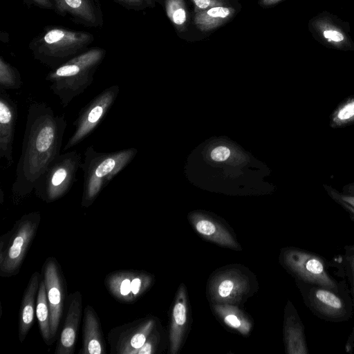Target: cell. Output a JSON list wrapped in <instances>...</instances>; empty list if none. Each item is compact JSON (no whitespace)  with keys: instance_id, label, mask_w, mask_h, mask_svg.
I'll return each instance as SVG.
<instances>
[{"instance_id":"7402d4cb","label":"cell","mask_w":354,"mask_h":354,"mask_svg":"<svg viewBox=\"0 0 354 354\" xmlns=\"http://www.w3.org/2000/svg\"><path fill=\"white\" fill-rule=\"evenodd\" d=\"M193 225L198 233L207 240L234 250L239 248L234 237L221 224L207 218L196 217Z\"/></svg>"},{"instance_id":"52a82bcc","label":"cell","mask_w":354,"mask_h":354,"mask_svg":"<svg viewBox=\"0 0 354 354\" xmlns=\"http://www.w3.org/2000/svg\"><path fill=\"white\" fill-rule=\"evenodd\" d=\"M81 162V154L75 150L60 153L37 180L33 190L35 196L46 203L64 196L77 180Z\"/></svg>"},{"instance_id":"e0dca14e","label":"cell","mask_w":354,"mask_h":354,"mask_svg":"<svg viewBox=\"0 0 354 354\" xmlns=\"http://www.w3.org/2000/svg\"><path fill=\"white\" fill-rule=\"evenodd\" d=\"M249 281L245 276L227 272L217 277L212 288L213 299L218 304H233L248 293Z\"/></svg>"},{"instance_id":"4316f807","label":"cell","mask_w":354,"mask_h":354,"mask_svg":"<svg viewBox=\"0 0 354 354\" xmlns=\"http://www.w3.org/2000/svg\"><path fill=\"white\" fill-rule=\"evenodd\" d=\"M354 121V97L340 104L331 118V125L341 126Z\"/></svg>"},{"instance_id":"8d00e7d4","label":"cell","mask_w":354,"mask_h":354,"mask_svg":"<svg viewBox=\"0 0 354 354\" xmlns=\"http://www.w3.org/2000/svg\"><path fill=\"white\" fill-rule=\"evenodd\" d=\"M281 0H258V4L263 8L270 7L279 3Z\"/></svg>"},{"instance_id":"d6a6232c","label":"cell","mask_w":354,"mask_h":354,"mask_svg":"<svg viewBox=\"0 0 354 354\" xmlns=\"http://www.w3.org/2000/svg\"><path fill=\"white\" fill-rule=\"evenodd\" d=\"M230 149L223 146L217 147L211 152V158L218 162L224 161L230 156Z\"/></svg>"},{"instance_id":"484cf974","label":"cell","mask_w":354,"mask_h":354,"mask_svg":"<svg viewBox=\"0 0 354 354\" xmlns=\"http://www.w3.org/2000/svg\"><path fill=\"white\" fill-rule=\"evenodd\" d=\"M23 86L18 69L0 56V89H18Z\"/></svg>"},{"instance_id":"5b68a950","label":"cell","mask_w":354,"mask_h":354,"mask_svg":"<svg viewBox=\"0 0 354 354\" xmlns=\"http://www.w3.org/2000/svg\"><path fill=\"white\" fill-rule=\"evenodd\" d=\"M41 222L39 211L27 213L0 237V276L17 275L35 239Z\"/></svg>"},{"instance_id":"74e56055","label":"cell","mask_w":354,"mask_h":354,"mask_svg":"<svg viewBox=\"0 0 354 354\" xmlns=\"http://www.w3.org/2000/svg\"><path fill=\"white\" fill-rule=\"evenodd\" d=\"M4 194H3V189L1 188L0 189V203L1 204H3V201H4Z\"/></svg>"},{"instance_id":"83f0119b","label":"cell","mask_w":354,"mask_h":354,"mask_svg":"<svg viewBox=\"0 0 354 354\" xmlns=\"http://www.w3.org/2000/svg\"><path fill=\"white\" fill-rule=\"evenodd\" d=\"M342 267L350 287L354 307V245L345 246L342 257Z\"/></svg>"},{"instance_id":"9c48e42d","label":"cell","mask_w":354,"mask_h":354,"mask_svg":"<svg viewBox=\"0 0 354 354\" xmlns=\"http://www.w3.org/2000/svg\"><path fill=\"white\" fill-rule=\"evenodd\" d=\"M119 91L118 85H112L103 90L82 108L73 123L75 130L63 151L80 144L93 132L113 105Z\"/></svg>"},{"instance_id":"d4e9b609","label":"cell","mask_w":354,"mask_h":354,"mask_svg":"<svg viewBox=\"0 0 354 354\" xmlns=\"http://www.w3.org/2000/svg\"><path fill=\"white\" fill-rule=\"evenodd\" d=\"M214 308L217 315L229 327L244 335L249 333L252 324L239 309L227 304H218Z\"/></svg>"},{"instance_id":"2e32d148","label":"cell","mask_w":354,"mask_h":354,"mask_svg":"<svg viewBox=\"0 0 354 354\" xmlns=\"http://www.w3.org/2000/svg\"><path fill=\"white\" fill-rule=\"evenodd\" d=\"M283 341L288 354H308L303 322L294 305L288 301L284 311Z\"/></svg>"},{"instance_id":"d590c367","label":"cell","mask_w":354,"mask_h":354,"mask_svg":"<svg viewBox=\"0 0 354 354\" xmlns=\"http://www.w3.org/2000/svg\"><path fill=\"white\" fill-rule=\"evenodd\" d=\"M354 347V326L353 327L352 331L348 338L346 344L345 350L347 353L352 352V349Z\"/></svg>"},{"instance_id":"44dd1931","label":"cell","mask_w":354,"mask_h":354,"mask_svg":"<svg viewBox=\"0 0 354 354\" xmlns=\"http://www.w3.org/2000/svg\"><path fill=\"white\" fill-rule=\"evenodd\" d=\"M187 322V305L184 288H179L172 311L170 330L171 353L175 354L179 349Z\"/></svg>"},{"instance_id":"7c38bea8","label":"cell","mask_w":354,"mask_h":354,"mask_svg":"<svg viewBox=\"0 0 354 354\" xmlns=\"http://www.w3.org/2000/svg\"><path fill=\"white\" fill-rule=\"evenodd\" d=\"M155 326V319L147 317L113 328L107 335L111 353L136 354Z\"/></svg>"},{"instance_id":"e575fe53","label":"cell","mask_w":354,"mask_h":354,"mask_svg":"<svg viewBox=\"0 0 354 354\" xmlns=\"http://www.w3.org/2000/svg\"><path fill=\"white\" fill-rule=\"evenodd\" d=\"M324 36L326 39L334 42H339L344 39V35L340 32L335 30H325Z\"/></svg>"},{"instance_id":"30bf717a","label":"cell","mask_w":354,"mask_h":354,"mask_svg":"<svg viewBox=\"0 0 354 354\" xmlns=\"http://www.w3.org/2000/svg\"><path fill=\"white\" fill-rule=\"evenodd\" d=\"M153 276L142 270H120L107 274L104 286L118 301L132 303L139 299L153 285Z\"/></svg>"},{"instance_id":"ba28073f","label":"cell","mask_w":354,"mask_h":354,"mask_svg":"<svg viewBox=\"0 0 354 354\" xmlns=\"http://www.w3.org/2000/svg\"><path fill=\"white\" fill-rule=\"evenodd\" d=\"M280 261L297 281L338 288L337 282L329 272V263L323 257L295 247L281 250Z\"/></svg>"},{"instance_id":"5bb4252c","label":"cell","mask_w":354,"mask_h":354,"mask_svg":"<svg viewBox=\"0 0 354 354\" xmlns=\"http://www.w3.org/2000/svg\"><path fill=\"white\" fill-rule=\"evenodd\" d=\"M66 313L55 347V354H73L82 316V296L80 291L69 295Z\"/></svg>"},{"instance_id":"4fadbf2b","label":"cell","mask_w":354,"mask_h":354,"mask_svg":"<svg viewBox=\"0 0 354 354\" xmlns=\"http://www.w3.org/2000/svg\"><path fill=\"white\" fill-rule=\"evenodd\" d=\"M54 11L61 17L68 16L75 24L89 28L104 25L100 0H52Z\"/></svg>"},{"instance_id":"f546056e","label":"cell","mask_w":354,"mask_h":354,"mask_svg":"<svg viewBox=\"0 0 354 354\" xmlns=\"http://www.w3.org/2000/svg\"><path fill=\"white\" fill-rule=\"evenodd\" d=\"M194 5V12L216 6H234L241 8L239 0H190Z\"/></svg>"},{"instance_id":"603a6c76","label":"cell","mask_w":354,"mask_h":354,"mask_svg":"<svg viewBox=\"0 0 354 354\" xmlns=\"http://www.w3.org/2000/svg\"><path fill=\"white\" fill-rule=\"evenodd\" d=\"M168 19L172 23L178 35L180 37L189 32L191 21L193 17L190 13L185 0H161Z\"/></svg>"},{"instance_id":"ffe728a7","label":"cell","mask_w":354,"mask_h":354,"mask_svg":"<svg viewBox=\"0 0 354 354\" xmlns=\"http://www.w3.org/2000/svg\"><path fill=\"white\" fill-rule=\"evenodd\" d=\"M240 10L234 6H212L194 12L193 25L201 32L208 33L230 21Z\"/></svg>"},{"instance_id":"277c9868","label":"cell","mask_w":354,"mask_h":354,"mask_svg":"<svg viewBox=\"0 0 354 354\" xmlns=\"http://www.w3.org/2000/svg\"><path fill=\"white\" fill-rule=\"evenodd\" d=\"M136 153L134 148L102 152L95 150L93 146L88 147L80 164L83 171L82 207H90L113 178L131 162Z\"/></svg>"},{"instance_id":"7a4b0ae2","label":"cell","mask_w":354,"mask_h":354,"mask_svg":"<svg viewBox=\"0 0 354 354\" xmlns=\"http://www.w3.org/2000/svg\"><path fill=\"white\" fill-rule=\"evenodd\" d=\"M106 55V49L93 46L60 66L52 69L45 80L58 96L63 107L83 93L93 80L95 73Z\"/></svg>"},{"instance_id":"8fae6325","label":"cell","mask_w":354,"mask_h":354,"mask_svg":"<svg viewBox=\"0 0 354 354\" xmlns=\"http://www.w3.org/2000/svg\"><path fill=\"white\" fill-rule=\"evenodd\" d=\"M41 275L50 308L51 334L55 340L62 320L65 301L67 299L66 281L59 263L53 257H48L44 261Z\"/></svg>"},{"instance_id":"d6986e66","label":"cell","mask_w":354,"mask_h":354,"mask_svg":"<svg viewBox=\"0 0 354 354\" xmlns=\"http://www.w3.org/2000/svg\"><path fill=\"white\" fill-rule=\"evenodd\" d=\"M41 278V274L34 272L24 292L19 313L18 337L21 343L25 340L34 322Z\"/></svg>"},{"instance_id":"8992f818","label":"cell","mask_w":354,"mask_h":354,"mask_svg":"<svg viewBox=\"0 0 354 354\" xmlns=\"http://www.w3.org/2000/svg\"><path fill=\"white\" fill-rule=\"evenodd\" d=\"M307 308L317 317L330 322L351 319L354 307L346 281L338 288L297 281Z\"/></svg>"},{"instance_id":"9a60e30c","label":"cell","mask_w":354,"mask_h":354,"mask_svg":"<svg viewBox=\"0 0 354 354\" xmlns=\"http://www.w3.org/2000/svg\"><path fill=\"white\" fill-rule=\"evenodd\" d=\"M17 105L6 91L0 89V158L7 167L13 162V142L17 120Z\"/></svg>"},{"instance_id":"4dcf8cb0","label":"cell","mask_w":354,"mask_h":354,"mask_svg":"<svg viewBox=\"0 0 354 354\" xmlns=\"http://www.w3.org/2000/svg\"><path fill=\"white\" fill-rule=\"evenodd\" d=\"M330 196L354 216V194H340L333 189L329 191Z\"/></svg>"},{"instance_id":"6da1fadb","label":"cell","mask_w":354,"mask_h":354,"mask_svg":"<svg viewBox=\"0 0 354 354\" xmlns=\"http://www.w3.org/2000/svg\"><path fill=\"white\" fill-rule=\"evenodd\" d=\"M66 127L64 115L56 114L46 103L34 102L29 105L21 151L11 187L14 205H19L33 192L37 180L61 153Z\"/></svg>"},{"instance_id":"836d02e7","label":"cell","mask_w":354,"mask_h":354,"mask_svg":"<svg viewBox=\"0 0 354 354\" xmlns=\"http://www.w3.org/2000/svg\"><path fill=\"white\" fill-rule=\"evenodd\" d=\"M26 5L35 6L41 9L53 10L55 9L52 0H22Z\"/></svg>"},{"instance_id":"f1b7e54d","label":"cell","mask_w":354,"mask_h":354,"mask_svg":"<svg viewBox=\"0 0 354 354\" xmlns=\"http://www.w3.org/2000/svg\"><path fill=\"white\" fill-rule=\"evenodd\" d=\"M122 7L134 11H141L147 8H152L157 3H161V0H113Z\"/></svg>"},{"instance_id":"1f68e13d","label":"cell","mask_w":354,"mask_h":354,"mask_svg":"<svg viewBox=\"0 0 354 354\" xmlns=\"http://www.w3.org/2000/svg\"><path fill=\"white\" fill-rule=\"evenodd\" d=\"M158 333L155 329L151 333L146 342L140 348L136 354H152L155 353L157 343L158 342Z\"/></svg>"},{"instance_id":"3957f363","label":"cell","mask_w":354,"mask_h":354,"mask_svg":"<svg viewBox=\"0 0 354 354\" xmlns=\"http://www.w3.org/2000/svg\"><path fill=\"white\" fill-rule=\"evenodd\" d=\"M94 40L91 32L48 25L31 39L28 48L35 59L52 70L88 49Z\"/></svg>"},{"instance_id":"cb8c5ba5","label":"cell","mask_w":354,"mask_h":354,"mask_svg":"<svg viewBox=\"0 0 354 354\" xmlns=\"http://www.w3.org/2000/svg\"><path fill=\"white\" fill-rule=\"evenodd\" d=\"M35 314L44 342L47 345H51L54 339L51 334L50 308L42 275L37 297Z\"/></svg>"},{"instance_id":"f35d334b","label":"cell","mask_w":354,"mask_h":354,"mask_svg":"<svg viewBox=\"0 0 354 354\" xmlns=\"http://www.w3.org/2000/svg\"><path fill=\"white\" fill-rule=\"evenodd\" d=\"M350 192L354 194V185L350 189Z\"/></svg>"},{"instance_id":"ac0fdd59","label":"cell","mask_w":354,"mask_h":354,"mask_svg":"<svg viewBox=\"0 0 354 354\" xmlns=\"http://www.w3.org/2000/svg\"><path fill=\"white\" fill-rule=\"evenodd\" d=\"M80 354H106V346L100 319L90 305L84 309L82 345Z\"/></svg>"}]
</instances>
